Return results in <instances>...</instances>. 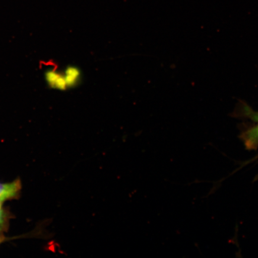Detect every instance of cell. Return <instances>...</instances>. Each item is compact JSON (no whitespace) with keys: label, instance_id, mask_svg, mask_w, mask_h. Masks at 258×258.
<instances>
[{"label":"cell","instance_id":"6da1fadb","mask_svg":"<svg viewBox=\"0 0 258 258\" xmlns=\"http://www.w3.org/2000/svg\"><path fill=\"white\" fill-rule=\"evenodd\" d=\"M240 113L243 117L254 122V124L242 134L244 144L248 148H253L258 144V112L254 111L247 105L243 104L241 106Z\"/></svg>","mask_w":258,"mask_h":258},{"label":"cell","instance_id":"7a4b0ae2","mask_svg":"<svg viewBox=\"0 0 258 258\" xmlns=\"http://www.w3.org/2000/svg\"><path fill=\"white\" fill-rule=\"evenodd\" d=\"M21 187L19 180L9 183H0V200L4 202L15 198L18 195Z\"/></svg>","mask_w":258,"mask_h":258},{"label":"cell","instance_id":"3957f363","mask_svg":"<svg viewBox=\"0 0 258 258\" xmlns=\"http://www.w3.org/2000/svg\"><path fill=\"white\" fill-rule=\"evenodd\" d=\"M46 78L48 84L53 88L60 90H64L68 88L63 74L53 71L47 73Z\"/></svg>","mask_w":258,"mask_h":258},{"label":"cell","instance_id":"277c9868","mask_svg":"<svg viewBox=\"0 0 258 258\" xmlns=\"http://www.w3.org/2000/svg\"><path fill=\"white\" fill-rule=\"evenodd\" d=\"M68 88L75 86L80 77V72L76 67H68L63 74Z\"/></svg>","mask_w":258,"mask_h":258},{"label":"cell","instance_id":"5b68a950","mask_svg":"<svg viewBox=\"0 0 258 258\" xmlns=\"http://www.w3.org/2000/svg\"><path fill=\"white\" fill-rule=\"evenodd\" d=\"M7 222V215L3 210L0 208V233L4 230Z\"/></svg>","mask_w":258,"mask_h":258},{"label":"cell","instance_id":"8992f818","mask_svg":"<svg viewBox=\"0 0 258 258\" xmlns=\"http://www.w3.org/2000/svg\"><path fill=\"white\" fill-rule=\"evenodd\" d=\"M3 202L1 201V200H0V208H1V206H2V203Z\"/></svg>","mask_w":258,"mask_h":258},{"label":"cell","instance_id":"52a82bcc","mask_svg":"<svg viewBox=\"0 0 258 258\" xmlns=\"http://www.w3.org/2000/svg\"><path fill=\"white\" fill-rule=\"evenodd\" d=\"M2 240H3V238H1V237H0V243H1V242H2Z\"/></svg>","mask_w":258,"mask_h":258}]
</instances>
